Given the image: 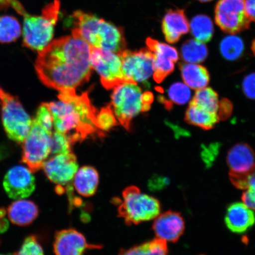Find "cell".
Wrapping results in <instances>:
<instances>
[{"label":"cell","mask_w":255,"mask_h":255,"mask_svg":"<svg viewBox=\"0 0 255 255\" xmlns=\"http://www.w3.org/2000/svg\"><path fill=\"white\" fill-rule=\"evenodd\" d=\"M151 187H154V189H161L169 183V180L166 178L159 177L152 180Z\"/></svg>","instance_id":"obj_41"},{"label":"cell","mask_w":255,"mask_h":255,"mask_svg":"<svg viewBox=\"0 0 255 255\" xmlns=\"http://www.w3.org/2000/svg\"><path fill=\"white\" fill-rule=\"evenodd\" d=\"M180 68L185 84L190 88L198 90L208 85L210 75L205 67L188 63L181 64Z\"/></svg>","instance_id":"obj_21"},{"label":"cell","mask_w":255,"mask_h":255,"mask_svg":"<svg viewBox=\"0 0 255 255\" xmlns=\"http://www.w3.org/2000/svg\"><path fill=\"white\" fill-rule=\"evenodd\" d=\"M245 11L249 19L255 21V0H245Z\"/></svg>","instance_id":"obj_39"},{"label":"cell","mask_w":255,"mask_h":255,"mask_svg":"<svg viewBox=\"0 0 255 255\" xmlns=\"http://www.w3.org/2000/svg\"><path fill=\"white\" fill-rule=\"evenodd\" d=\"M52 135L36 121H32L29 133L23 142L21 161L33 171L42 168L51 154Z\"/></svg>","instance_id":"obj_8"},{"label":"cell","mask_w":255,"mask_h":255,"mask_svg":"<svg viewBox=\"0 0 255 255\" xmlns=\"http://www.w3.org/2000/svg\"><path fill=\"white\" fill-rule=\"evenodd\" d=\"M34 120L47 132L52 133L53 118L49 104L44 103L40 105Z\"/></svg>","instance_id":"obj_35"},{"label":"cell","mask_w":255,"mask_h":255,"mask_svg":"<svg viewBox=\"0 0 255 255\" xmlns=\"http://www.w3.org/2000/svg\"><path fill=\"white\" fill-rule=\"evenodd\" d=\"M232 110L231 102L227 100H223L219 103L218 116L220 119H225L230 116Z\"/></svg>","instance_id":"obj_38"},{"label":"cell","mask_w":255,"mask_h":255,"mask_svg":"<svg viewBox=\"0 0 255 255\" xmlns=\"http://www.w3.org/2000/svg\"><path fill=\"white\" fill-rule=\"evenodd\" d=\"M198 1L202 2H206L212 1V0H198Z\"/></svg>","instance_id":"obj_45"},{"label":"cell","mask_w":255,"mask_h":255,"mask_svg":"<svg viewBox=\"0 0 255 255\" xmlns=\"http://www.w3.org/2000/svg\"><path fill=\"white\" fill-rule=\"evenodd\" d=\"M167 242L156 238L138 246L123 250L119 255H168Z\"/></svg>","instance_id":"obj_25"},{"label":"cell","mask_w":255,"mask_h":255,"mask_svg":"<svg viewBox=\"0 0 255 255\" xmlns=\"http://www.w3.org/2000/svg\"><path fill=\"white\" fill-rule=\"evenodd\" d=\"M5 212L4 210H0V231H4L7 228V222L4 219Z\"/></svg>","instance_id":"obj_42"},{"label":"cell","mask_w":255,"mask_h":255,"mask_svg":"<svg viewBox=\"0 0 255 255\" xmlns=\"http://www.w3.org/2000/svg\"><path fill=\"white\" fill-rule=\"evenodd\" d=\"M242 89L245 95L251 100H255V73L248 75L242 82Z\"/></svg>","instance_id":"obj_37"},{"label":"cell","mask_w":255,"mask_h":255,"mask_svg":"<svg viewBox=\"0 0 255 255\" xmlns=\"http://www.w3.org/2000/svg\"><path fill=\"white\" fill-rule=\"evenodd\" d=\"M141 88L133 83H123L114 88L111 107L118 121L127 130L133 118L143 112Z\"/></svg>","instance_id":"obj_7"},{"label":"cell","mask_w":255,"mask_h":255,"mask_svg":"<svg viewBox=\"0 0 255 255\" xmlns=\"http://www.w3.org/2000/svg\"><path fill=\"white\" fill-rule=\"evenodd\" d=\"M5 6H10L24 18L23 37L25 47L39 52L50 43L60 13L59 0L46 5L39 15L28 14L17 0H5Z\"/></svg>","instance_id":"obj_4"},{"label":"cell","mask_w":255,"mask_h":255,"mask_svg":"<svg viewBox=\"0 0 255 255\" xmlns=\"http://www.w3.org/2000/svg\"><path fill=\"white\" fill-rule=\"evenodd\" d=\"M122 60L124 78L127 83H142L148 85V80L154 73V54L148 48L139 51L124 50L119 53Z\"/></svg>","instance_id":"obj_9"},{"label":"cell","mask_w":255,"mask_h":255,"mask_svg":"<svg viewBox=\"0 0 255 255\" xmlns=\"http://www.w3.org/2000/svg\"><path fill=\"white\" fill-rule=\"evenodd\" d=\"M153 54L154 57L153 76H154V81L159 84L174 71V62L162 54L158 53H153Z\"/></svg>","instance_id":"obj_30"},{"label":"cell","mask_w":255,"mask_h":255,"mask_svg":"<svg viewBox=\"0 0 255 255\" xmlns=\"http://www.w3.org/2000/svg\"><path fill=\"white\" fill-rule=\"evenodd\" d=\"M146 44L148 49L150 50L152 52L162 54V55L168 57L174 63L177 62L179 58V55H178L176 49L167 44L159 42L150 37L147 38Z\"/></svg>","instance_id":"obj_32"},{"label":"cell","mask_w":255,"mask_h":255,"mask_svg":"<svg viewBox=\"0 0 255 255\" xmlns=\"http://www.w3.org/2000/svg\"><path fill=\"white\" fill-rule=\"evenodd\" d=\"M72 145L68 137L63 133L56 130L52 133L51 154L57 155L72 152Z\"/></svg>","instance_id":"obj_33"},{"label":"cell","mask_w":255,"mask_h":255,"mask_svg":"<svg viewBox=\"0 0 255 255\" xmlns=\"http://www.w3.org/2000/svg\"><path fill=\"white\" fill-rule=\"evenodd\" d=\"M0 90H1V88H0Z\"/></svg>","instance_id":"obj_47"},{"label":"cell","mask_w":255,"mask_h":255,"mask_svg":"<svg viewBox=\"0 0 255 255\" xmlns=\"http://www.w3.org/2000/svg\"><path fill=\"white\" fill-rule=\"evenodd\" d=\"M168 95L173 103L184 105L190 101L191 93L187 85L183 83L176 82L171 85L168 91Z\"/></svg>","instance_id":"obj_31"},{"label":"cell","mask_w":255,"mask_h":255,"mask_svg":"<svg viewBox=\"0 0 255 255\" xmlns=\"http://www.w3.org/2000/svg\"><path fill=\"white\" fill-rule=\"evenodd\" d=\"M0 255H2V254H0Z\"/></svg>","instance_id":"obj_46"},{"label":"cell","mask_w":255,"mask_h":255,"mask_svg":"<svg viewBox=\"0 0 255 255\" xmlns=\"http://www.w3.org/2000/svg\"><path fill=\"white\" fill-rule=\"evenodd\" d=\"M90 61L92 68L100 75L102 84L107 90L126 83L119 53L92 46Z\"/></svg>","instance_id":"obj_10"},{"label":"cell","mask_w":255,"mask_h":255,"mask_svg":"<svg viewBox=\"0 0 255 255\" xmlns=\"http://www.w3.org/2000/svg\"><path fill=\"white\" fill-rule=\"evenodd\" d=\"M42 168L48 179L56 185L57 192L63 193L64 187L66 189L72 183L78 164L76 155L72 152L54 155L44 162Z\"/></svg>","instance_id":"obj_12"},{"label":"cell","mask_w":255,"mask_h":255,"mask_svg":"<svg viewBox=\"0 0 255 255\" xmlns=\"http://www.w3.org/2000/svg\"><path fill=\"white\" fill-rule=\"evenodd\" d=\"M251 49L255 56V39L254 40L253 43H252Z\"/></svg>","instance_id":"obj_44"},{"label":"cell","mask_w":255,"mask_h":255,"mask_svg":"<svg viewBox=\"0 0 255 255\" xmlns=\"http://www.w3.org/2000/svg\"><path fill=\"white\" fill-rule=\"evenodd\" d=\"M91 48L87 41L73 35L53 41L38 55L35 68L40 81L60 91L88 81L93 69Z\"/></svg>","instance_id":"obj_1"},{"label":"cell","mask_w":255,"mask_h":255,"mask_svg":"<svg viewBox=\"0 0 255 255\" xmlns=\"http://www.w3.org/2000/svg\"><path fill=\"white\" fill-rule=\"evenodd\" d=\"M181 55L185 62L197 64L205 61L208 56V49L201 41L190 39L181 46Z\"/></svg>","instance_id":"obj_26"},{"label":"cell","mask_w":255,"mask_h":255,"mask_svg":"<svg viewBox=\"0 0 255 255\" xmlns=\"http://www.w3.org/2000/svg\"><path fill=\"white\" fill-rule=\"evenodd\" d=\"M33 172L29 168L16 165L6 173L3 186L11 199H22L30 196L36 188Z\"/></svg>","instance_id":"obj_13"},{"label":"cell","mask_w":255,"mask_h":255,"mask_svg":"<svg viewBox=\"0 0 255 255\" xmlns=\"http://www.w3.org/2000/svg\"><path fill=\"white\" fill-rule=\"evenodd\" d=\"M165 40L170 43L178 42L183 35L189 33L190 25L183 9H169L162 21Z\"/></svg>","instance_id":"obj_17"},{"label":"cell","mask_w":255,"mask_h":255,"mask_svg":"<svg viewBox=\"0 0 255 255\" xmlns=\"http://www.w3.org/2000/svg\"><path fill=\"white\" fill-rule=\"evenodd\" d=\"M21 33L20 24L17 18L11 15L0 16V43L13 42Z\"/></svg>","instance_id":"obj_27"},{"label":"cell","mask_w":255,"mask_h":255,"mask_svg":"<svg viewBox=\"0 0 255 255\" xmlns=\"http://www.w3.org/2000/svg\"><path fill=\"white\" fill-rule=\"evenodd\" d=\"M119 202V215L127 225H138L155 219L160 213L159 201L141 193L138 187L131 186L123 191V200Z\"/></svg>","instance_id":"obj_5"},{"label":"cell","mask_w":255,"mask_h":255,"mask_svg":"<svg viewBox=\"0 0 255 255\" xmlns=\"http://www.w3.org/2000/svg\"><path fill=\"white\" fill-rule=\"evenodd\" d=\"M0 103L2 124L8 138L15 142L23 143L31 129L32 121L30 116L17 97L1 89Z\"/></svg>","instance_id":"obj_6"},{"label":"cell","mask_w":255,"mask_h":255,"mask_svg":"<svg viewBox=\"0 0 255 255\" xmlns=\"http://www.w3.org/2000/svg\"><path fill=\"white\" fill-rule=\"evenodd\" d=\"M118 125L111 105L103 108L97 115V126L99 129L108 131Z\"/></svg>","instance_id":"obj_34"},{"label":"cell","mask_w":255,"mask_h":255,"mask_svg":"<svg viewBox=\"0 0 255 255\" xmlns=\"http://www.w3.org/2000/svg\"><path fill=\"white\" fill-rule=\"evenodd\" d=\"M191 102L204 110L218 114L220 103L218 95L212 88L198 89Z\"/></svg>","instance_id":"obj_28"},{"label":"cell","mask_w":255,"mask_h":255,"mask_svg":"<svg viewBox=\"0 0 255 255\" xmlns=\"http://www.w3.org/2000/svg\"><path fill=\"white\" fill-rule=\"evenodd\" d=\"M215 14L216 24L226 33L235 34L250 28L245 0H219Z\"/></svg>","instance_id":"obj_11"},{"label":"cell","mask_w":255,"mask_h":255,"mask_svg":"<svg viewBox=\"0 0 255 255\" xmlns=\"http://www.w3.org/2000/svg\"><path fill=\"white\" fill-rule=\"evenodd\" d=\"M154 97L151 92H145L142 94V101L143 104V112L148 111L150 109L151 104H152Z\"/></svg>","instance_id":"obj_40"},{"label":"cell","mask_w":255,"mask_h":255,"mask_svg":"<svg viewBox=\"0 0 255 255\" xmlns=\"http://www.w3.org/2000/svg\"><path fill=\"white\" fill-rule=\"evenodd\" d=\"M59 101L49 104L56 131L63 133L74 144L87 137L103 132L97 126V111L91 103L88 92L81 95L75 89L60 91Z\"/></svg>","instance_id":"obj_2"},{"label":"cell","mask_w":255,"mask_h":255,"mask_svg":"<svg viewBox=\"0 0 255 255\" xmlns=\"http://www.w3.org/2000/svg\"><path fill=\"white\" fill-rule=\"evenodd\" d=\"M13 255H44L42 247L34 236L25 239L20 250Z\"/></svg>","instance_id":"obj_36"},{"label":"cell","mask_w":255,"mask_h":255,"mask_svg":"<svg viewBox=\"0 0 255 255\" xmlns=\"http://www.w3.org/2000/svg\"><path fill=\"white\" fill-rule=\"evenodd\" d=\"M190 29L195 39L202 43H208L214 34V25L208 16L200 14L194 16L190 21Z\"/></svg>","instance_id":"obj_24"},{"label":"cell","mask_w":255,"mask_h":255,"mask_svg":"<svg viewBox=\"0 0 255 255\" xmlns=\"http://www.w3.org/2000/svg\"><path fill=\"white\" fill-rule=\"evenodd\" d=\"M39 208L30 200L18 199L7 209L8 216L15 225L23 226L31 224L39 215Z\"/></svg>","instance_id":"obj_20"},{"label":"cell","mask_w":255,"mask_h":255,"mask_svg":"<svg viewBox=\"0 0 255 255\" xmlns=\"http://www.w3.org/2000/svg\"><path fill=\"white\" fill-rule=\"evenodd\" d=\"M227 163L229 175H243L249 173L255 167L254 150L247 143H238L229 150Z\"/></svg>","instance_id":"obj_18"},{"label":"cell","mask_w":255,"mask_h":255,"mask_svg":"<svg viewBox=\"0 0 255 255\" xmlns=\"http://www.w3.org/2000/svg\"><path fill=\"white\" fill-rule=\"evenodd\" d=\"M225 221L232 232L244 234L255 224V214L244 203H234L228 207Z\"/></svg>","instance_id":"obj_16"},{"label":"cell","mask_w":255,"mask_h":255,"mask_svg":"<svg viewBox=\"0 0 255 255\" xmlns=\"http://www.w3.org/2000/svg\"><path fill=\"white\" fill-rule=\"evenodd\" d=\"M72 35L81 37L92 47L119 53L127 45L122 28L94 14L76 11L71 15Z\"/></svg>","instance_id":"obj_3"},{"label":"cell","mask_w":255,"mask_h":255,"mask_svg":"<svg viewBox=\"0 0 255 255\" xmlns=\"http://www.w3.org/2000/svg\"><path fill=\"white\" fill-rule=\"evenodd\" d=\"M8 155V151L5 146L0 145V161L2 160Z\"/></svg>","instance_id":"obj_43"},{"label":"cell","mask_w":255,"mask_h":255,"mask_svg":"<svg viewBox=\"0 0 255 255\" xmlns=\"http://www.w3.org/2000/svg\"><path fill=\"white\" fill-rule=\"evenodd\" d=\"M230 179L238 189L245 190L242 200L245 205L255 210V167L247 174L231 175Z\"/></svg>","instance_id":"obj_23"},{"label":"cell","mask_w":255,"mask_h":255,"mask_svg":"<svg viewBox=\"0 0 255 255\" xmlns=\"http://www.w3.org/2000/svg\"><path fill=\"white\" fill-rule=\"evenodd\" d=\"M185 120L190 125L209 130L214 127L220 119L218 114L210 113L190 102L185 116Z\"/></svg>","instance_id":"obj_22"},{"label":"cell","mask_w":255,"mask_h":255,"mask_svg":"<svg viewBox=\"0 0 255 255\" xmlns=\"http://www.w3.org/2000/svg\"><path fill=\"white\" fill-rule=\"evenodd\" d=\"M99 182L98 172L91 166H84L78 169L72 181L76 192L86 197L94 195L98 189Z\"/></svg>","instance_id":"obj_19"},{"label":"cell","mask_w":255,"mask_h":255,"mask_svg":"<svg viewBox=\"0 0 255 255\" xmlns=\"http://www.w3.org/2000/svg\"><path fill=\"white\" fill-rule=\"evenodd\" d=\"M220 52L226 60L234 61L244 53L245 46L243 40L237 36L231 35L223 39L219 46Z\"/></svg>","instance_id":"obj_29"},{"label":"cell","mask_w":255,"mask_h":255,"mask_svg":"<svg viewBox=\"0 0 255 255\" xmlns=\"http://www.w3.org/2000/svg\"><path fill=\"white\" fill-rule=\"evenodd\" d=\"M185 222L180 213L168 211L155 218L152 229L157 238L165 242H175L183 235Z\"/></svg>","instance_id":"obj_15"},{"label":"cell","mask_w":255,"mask_h":255,"mask_svg":"<svg viewBox=\"0 0 255 255\" xmlns=\"http://www.w3.org/2000/svg\"><path fill=\"white\" fill-rule=\"evenodd\" d=\"M97 247L88 244L84 236L73 229L57 232L53 244L56 255H84L87 249Z\"/></svg>","instance_id":"obj_14"}]
</instances>
